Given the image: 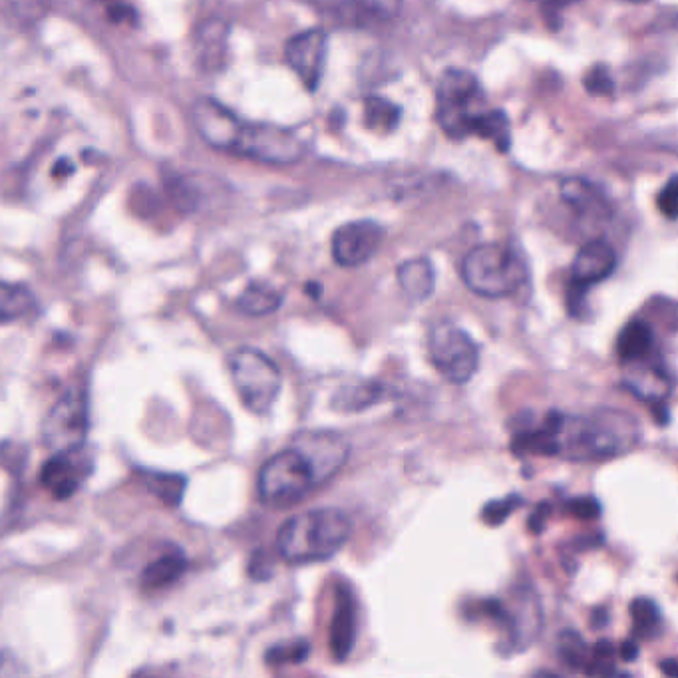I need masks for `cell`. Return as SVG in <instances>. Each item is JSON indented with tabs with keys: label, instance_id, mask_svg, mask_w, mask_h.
Masks as SVG:
<instances>
[{
	"label": "cell",
	"instance_id": "cell-1",
	"mask_svg": "<svg viewBox=\"0 0 678 678\" xmlns=\"http://www.w3.org/2000/svg\"><path fill=\"white\" fill-rule=\"evenodd\" d=\"M641 440L639 420L617 408L591 414L551 410L541 426L513 436L515 454L561 456L573 462H603L629 454Z\"/></svg>",
	"mask_w": 678,
	"mask_h": 678
},
{
	"label": "cell",
	"instance_id": "cell-7",
	"mask_svg": "<svg viewBox=\"0 0 678 678\" xmlns=\"http://www.w3.org/2000/svg\"><path fill=\"white\" fill-rule=\"evenodd\" d=\"M315 478L309 462L297 448H287L269 458L259 472V498L271 508H289L315 490Z\"/></svg>",
	"mask_w": 678,
	"mask_h": 678
},
{
	"label": "cell",
	"instance_id": "cell-12",
	"mask_svg": "<svg viewBox=\"0 0 678 678\" xmlns=\"http://www.w3.org/2000/svg\"><path fill=\"white\" fill-rule=\"evenodd\" d=\"M329 56V34L323 28H309L285 44V60L309 92H315L325 76Z\"/></svg>",
	"mask_w": 678,
	"mask_h": 678
},
{
	"label": "cell",
	"instance_id": "cell-30",
	"mask_svg": "<svg viewBox=\"0 0 678 678\" xmlns=\"http://www.w3.org/2000/svg\"><path fill=\"white\" fill-rule=\"evenodd\" d=\"M144 482L148 488L168 506H179L181 496L185 492V480L181 476L171 474H146Z\"/></svg>",
	"mask_w": 678,
	"mask_h": 678
},
{
	"label": "cell",
	"instance_id": "cell-11",
	"mask_svg": "<svg viewBox=\"0 0 678 678\" xmlns=\"http://www.w3.org/2000/svg\"><path fill=\"white\" fill-rule=\"evenodd\" d=\"M295 440L293 448L309 462L317 488L327 484L348 460L350 446L333 430H305Z\"/></svg>",
	"mask_w": 678,
	"mask_h": 678
},
{
	"label": "cell",
	"instance_id": "cell-28",
	"mask_svg": "<svg viewBox=\"0 0 678 678\" xmlns=\"http://www.w3.org/2000/svg\"><path fill=\"white\" fill-rule=\"evenodd\" d=\"M50 0H0V14L14 24H32L44 16Z\"/></svg>",
	"mask_w": 678,
	"mask_h": 678
},
{
	"label": "cell",
	"instance_id": "cell-27",
	"mask_svg": "<svg viewBox=\"0 0 678 678\" xmlns=\"http://www.w3.org/2000/svg\"><path fill=\"white\" fill-rule=\"evenodd\" d=\"M557 655L563 665L573 671H585L591 651L587 649L583 637L575 631H563L557 641Z\"/></svg>",
	"mask_w": 678,
	"mask_h": 678
},
{
	"label": "cell",
	"instance_id": "cell-32",
	"mask_svg": "<svg viewBox=\"0 0 678 678\" xmlns=\"http://www.w3.org/2000/svg\"><path fill=\"white\" fill-rule=\"evenodd\" d=\"M521 498L519 496H509L506 500H500V502H492L484 508V521L490 523V525H500L502 521H506L509 515L515 511V509L521 506Z\"/></svg>",
	"mask_w": 678,
	"mask_h": 678
},
{
	"label": "cell",
	"instance_id": "cell-17",
	"mask_svg": "<svg viewBox=\"0 0 678 678\" xmlns=\"http://www.w3.org/2000/svg\"><path fill=\"white\" fill-rule=\"evenodd\" d=\"M358 609L352 591L340 585L337 607L331 621V651L337 661H346L352 653L358 637Z\"/></svg>",
	"mask_w": 678,
	"mask_h": 678
},
{
	"label": "cell",
	"instance_id": "cell-23",
	"mask_svg": "<svg viewBox=\"0 0 678 678\" xmlns=\"http://www.w3.org/2000/svg\"><path fill=\"white\" fill-rule=\"evenodd\" d=\"M384 396H386V388L380 382L366 380V382H358L354 386L342 388L335 396L333 404L337 410H342V412H358V410H366L372 404H378Z\"/></svg>",
	"mask_w": 678,
	"mask_h": 678
},
{
	"label": "cell",
	"instance_id": "cell-22",
	"mask_svg": "<svg viewBox=\"0 0 678 678\" xmlns=\"http://www.w3.org/2000/svg\"><path fill=\"white\" fill-rule=\"evenodd\" d=\"M187 569V559L179 551H171L154 559L142 575V583L148 591H160L173 585Z\"/></svg>",
	"mask_w": 678,
	"mask_h": 678
},
{
	"label": "cell",
	"instance_id": "cell-21",
	"mask_svg": "<svg viewBox=\"0 0 678 678\" xmlns=\"http://www.w3.org/2000/svg\"><path fill=\"white\" fill-rule=\"evenodd\" d=\"M283 293L263 281H253L237 299V307L243 315L249 317H265L281 309Z\"/></svg>",
	"mask_w": 678,
	"mask_h": 678
},
{
	"label": "cell",
	"instance_id": "cell-3",
	"mask_svg": "<svg viewBox=\"0 0 678 678\" xmlns=\"http://www.w3.org/2000/svg\"><path fill=\"white\" fill-rule=\"evenodd\" d=\"M352 535V523L339 508H317L289 517L277 533V551L291 565L335 557Z\"/></svg>",
	"mask_w": 678,
	"mask_h": 678
},
{
	"label": "cell",
	"instance_id": "cell-37",
	"mask_svg": "<svg viewBox=\"0 0 678 678\" xmlns=\"http://www.w3.org/2000/svg\"><path fill=\"white\" fill-rule=\"evenodd\" d=\"M661 669L669 675V677H677L678 671H677V663H675V659H669V661H665L663 665H661Z\"/></svg>",
	"mask_w": 678,
	"mask_h": 678
},
{
	"label": "cell",
	"instance_id": "cell-9",
	"mask_svg": "<svg viewBox=\"0 0 678 678\" xmlns=\"http://www.w3.org/2000/svg\"><path fill=\"white\" fill-rule=\"evenodd\" d=\"M96 456L88 444H76L56 450L54 456L44 464L40 482L44 490L58 502L70 500L94 474Z\"/></svg>",
	"mask_w": 678,
	"mask_h": 678
},
{
	"label": "cell",
	"instance_id": "cell-2",
	"mask_svg": "<svg viewBox=\"0 0 678 678\" xmlns=\"http://www.w3.org/2000/svg\"><path fill=\"white\" fill-rule=\"evenodd\" d=\"M193 126L209 148L261 164L291 166L307 154L305 142L293 130L247 122L213 98H201L193 106Z\"/></svg>",
	"mask_w": 678,
	"mask_h": 678
},
{
	"label": "cell",
	"instance_id": "cell-13",
	"mask_svg": "<svg viewBox=\"0 0 678 678\" xmlns=\"http://www.w3.org/2000/svg\"><path fill=\"white\" fill-rule=\"evenodd\" d=\"M384 241V227L370 219L340 225L333 235V257L340 267L354 269L368 263Z\"/></svg>",
	"mask_w": 678,
	"mask_h": 678
},
{
	"label": "cell",
	"instance_id": "cell-8",
	"mask_svg": "<svg viewBox=\"0 0 678 678\" xmlns=\"http://www.w3.org/2000/svg\"><path fill=\"white\" fill-rule=\"evenodd\" d=\"M428 352L436 370L452 384H466L478 372L480 348L456 325H436L428 337Z\"/></svg>",
	"mask_w": 678,
	"mask_h": 678
},
{
	"label": "cell",
	"instance_id": "cell-34",
	"mask_svg": "<svg viewBox=\"0 0 678 678\" xmlns=\"http://www.w3.org/2000/svg\"><path fill=\"white\" fill-rule=\"evenodd\" d=\"M358 2L372 14H378L384 18L394 16L402 6V0H358Z\"/></svg>",
	"mask_w": 678,
	"mask_h": 678
},
{
	"label": "cell",
	"instance_id": "cell-15",
	"mask_svg": "<svg viewBox=\"0 0 678 678\" xmlns=\"http://www.w3.org/2000/svg\"><path fill=\"white\" fill-rule=\"evenodd\" d=\"M625 386L643 402H649L653 408L665 406L667 398L673 392V374L667 370L661 356H651L639 362L625 364Z\"/></svg>",
	"mask_w": 678,
	"mask_h": 678
},
{
	"label": "cell",
	"instance_id": "cell-5",
	"mask_svg": "<svg viewBox=\"0 0 678 678\" xmlns=\"http://www.w3.org/2000/svg\"><path fill=\"white\" fill-rule=\"evenodd\" d=\"M462 279L480 297L504 299L519 291L527 269L513 249L502 243H484L464 257Z\"/></svg>",
	"mask_w": 678,
	"mask_h": 678
},
{
	"label": "cell",
	"instance_id": "cell-6",
	"mask_svg": "<svg viewBox=\"0 0 678 678\" xmlns=\"http://www.w3.org/2000/svg\"><path fill=\"white\" fill-rule=\"evenodd\" d=\"M229 370L245 408L253 414H267L281 392L279 366L265 352L243 346L229 356Z\"/></svg>",
	"mask_w": 678,
	"mask_h": 678
},
{
	"label": "cell",
	"instance_id": "cell-4",
	"mask_svg": "<svg viewBox=\"0 0 678 678\" xmlns=\"http://www.w3.org/2000/svg\"><path fill=\"white\" fill-rule=\"evenodd\" d=\"M490 108L480 80L466 70H446L436 92V120L452 140L482 136Z\"/></svg>",
	"mask_w": 678,
	"mask_h": 678
},
{
	"label": "cell",
	"instance_id": "cell-31",
	"mask_svg": "<svg viewBox=\"0 0 678 678\" xmlns=\"http://www.w3.org/2000/svg\"><path fill=\"white\" fill-rule=\"evenodd\" d=\"M585 88L589 94H595V96H611L613 90H615V80H613V74L607 66L603 64H597L593 66L587 74H585V80H583Z\"/></svg>",
	"mask_w": 678,
	"mask_h": 678
},
{
	"label": "cell",
	"instance_id": "cell-38",
	"mask_svg": "<svg viewBox=\"0 0 678 678\" xmlns=\"http://www.w3.org/2000/svg\"><path fill=\"white\" fill-rule=\"evenodd\" d=\"M321 291H323V287H321L319 283H309V285H307V293H309L313 299H319V297H321Z\"/></svg>",
	"mask_w": 678,
	"mask_h": 678
},
{
	"label": "cell",
	"instance_id": "cell-25",
	"mask_svg": "<svg viewBox=\"0 0 678 678\" xmlns=\"http://www.w3.org/2000/svg\"><path fill=\"white\" fill-rule=\"evenodd\" d=\"M633 631L639 639H657L663 631V615L655 601L639 597L631 603Z\"/></svg>",
	"mask_w": 678,
	"mask_h": 678
},
{
	"label": "cell",
	"instance_id": "cell-10",
	"mask_svg": "<svg viewBox=\"0 0 678 678\" xmlns=\"http://www.w3.org/2000/svg\"><path fill=\"white\" fill-rule=\"evenodd\" d=\"M88 430V400L84 390L66 392L44 422V442L54 452L82 444Z\"/></svg>",
	"mask_w": 678,
	"mask_h": 678
},
{
	"label": "cell",
	"instance_id": "cell-40",
	"mask_svg": "<svg viewBox=\"0 0 678 678\" xmlns=\"http://www.w3.org/2000/svg\"><path fill=\"white\" fill-rule=\"evenodd\" d=\"M627 2H647V0H627Z\"/></svg>",
	"mask_w": 678,
	"mask_h": 678
},
{
	"label": "cell",
	"instance_id": "cell-16",
	"mask_svg": "<svg viewBox=\"0 0 678 678\" xmlns=\"http://www.w3.org/2000/svg\"><path fill=\"white\" fill-rule=\"evenodd\" d=\"M500 611L504 613V621L508 625L511 647L525 649L539 637L541 611L537 595H533L531 591H519V595L513 599V605H500Z\"/></svg>",
	"mask_w": 678,
	"mask_h": 678
},
{
	"label": "cell",
	"instance_id": "cell-19",
	"mask_svg": "<svg viewBox=\"0 0 678 678\" xmlns=\"http://www.w3.org/2000/svg\"><path fill=\"white\" fill-rule=\"evenodd\" d=\"M617 354L623 364L657 356V339L651 325L643 319H633L617 339Z\"/></svg>",
	"mask_w": 678,
	"mask_h": 678
},
{
	"label": "cell",
	"instance_id": "cell-14",
	"mask_svg": "<svg viewBox=\"0 0 678 678\" xmlns=\"http://www.w3.org/2000/svg\"><path fill=\"white\" fill-rule=\"evenodd\" d=\"M617 269V253L611 243L605 239H593L585 243L573 259L571 265V297L581 299L585 291L605 279H609Z\"/></svg>",
	"mask_w": 678,
	"mask_h": 678
},
{
	"label": "cell",
	"instance_id": "cell-33",
	"mask_svg": "<svg viewBox=\"0 0 678 678\" xmlns=\"http://www.w3.org/2000/svg\"><path fill=\"white\" fill-rule=\"evenodd\" d=\"M678 179L677 175H673L669 179V183L665 185V189L659 195V209L673 221L677 217L678 207Z\"/></svg>",
	"mask_w": 678,
	"mask_h": 678
},
{
	"label": "cell",
	"instance_id": "cell-39",
	"mask_svg": "<svg viewBox=\"0 0 678 678\" xmlns=\"http://www.w3.org/2000/svg\"><path fill=\"white\" fill-rule=\"evenodd\" d=\"M533 2H541V4H547V6H567V4H573L577 0H533Z\"/></svg>",
	"mask_w": 678,
	"mask_h": 678
},
{
	"label": "cell",
	"instance_id": "cell-29",
	"mask_svg": "<svg viewBox=\"0 0 678 678\" xmlns=\"http://www.w3.org/2000/svg\"><path fill=\"white\" fill-rule=\"evenodd\" d=\"M311 653V645L305 639H293L281 645H275L267 651L265 661L271 667H283V665H301L303 661H307Z\"/></svg>",
	"mask_w": 678,
	"mask_h": 678
},
{
	"label": "cell",
	"instance_id": "cell-35",
	"mask_svg": "<svg viewBox=\"0 0 678 678\" xmlns=\"http://www.w3.org/2000/svg\"><path fill=\"white\" fill-rule=\"evenodd\" d=\"M569 509H571L573 515L583 517V519H591V517H597V515L601 513L599 502L593 500V498H579V500H573Z\"/></svg>",
	"mask_w": 678,
	"mask_h": 678
},
{
	"label": "cell",
	"instance_id": "cell-24",
	"mask_svg": "<svg viewBox=\"0 0 678 678\" xmlns=\"http://www.w3.org/2000/svg\"><path fill=\"white\" fill-rule=\"evenodd\" d=\"M34 305V295L26 287L0 281V325L24 319Z\"/></svg>",
	"mask_w": 678,
	"mask_h": 678
},
{
	"label": "cell",
	"instance_id": "cell-26",
	"mask_svg": "<svg viewBox=\"0 0 678 678\" xmlns=\"http://www.w3.org/2000/svg\"><path fill=\"white\" fill-rule=\"evenodd\" d=\"M400 108L384 98L370 96L364 104L366 126L372 132H392L400 122Z\"/></svg>",
	"mask_w": 678,
	"mask_h": 678
},
{
	"label": "cell",
	"instance_id": "cell-36",
	"mask_svg": "<svg viewBox=\"0 0 678 678\" xmlns=\"http://www.w3.org/2000/svg\"><path fill=\"white\" fill-rule=\"evenodd\" d=\"M619 655H621L623 661L631 663V661H635V659L639 657V647H637L633 641H625V643L621 645V649H619Z\"/></svg>",
	"mask_w": 678,
	"mask_h": 678
},
{
	"label": "cell",
	"instance_id": "cell-20",
	"mask_svg": "<svg viewBox=\"0 0 678 678\" xmlns=\"http://www.w3.org/2000/svg\"><path fill=\"white\" fill-rule=\"evenodd\" d=\"M398 283L412 301H426L436 287L434 265L426 257L404 261L398 267Z\"/></svg>",
	"mask_w": 678,
	"mask_h": 678
},
{
	"label": "cell",
	"instance_id": "cell-18",
	"mask_svg": "<svg viewBox=\"0 0 678 678\" xmlns=\"http://www.w3.org/2000/svg\"><path fill=\"white\" fill-rule=\"evenodd\" d=\"M561 197L563 201L573 207L575 213H579L585 219H609L613 209L605 193L591 181L581 177H569L561 183Z\"/></svg>",
	"mask_w": 678,
	"mask_h": 678
}]
</instances>
